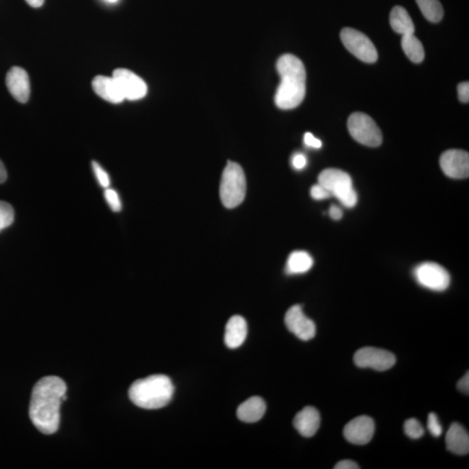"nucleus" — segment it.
<instances>
[{
  "label": "nucleus",
  "mask_w": 469,
  "mask_h": 469,
  "mask_svg": "<svg viewBox=\"0 0 469 469\" xmlns=\"http://www.w3.org/2000/svg\"><path fill=\"white\" fill-rule=\"evenodd\" d=\"M348 131L352 138L363 145L378 147L382 142L381 130L369 115L355 112L348 121Z\"/></svg>",
  "instance_id": "nucleus-6"
},
{
  "label": "nucleus",
  "mask_w": 469,
  "mask_h": 469,
  "mask_svg": "<svg viewBox=\"0 0 469 469\" xmlns=\"http://www.w3.org/2000/svg\"><path fill=\"white\" fill-rule=\"evenodd\" d=\"M6 84L11 95L19 103L29 100L31 85L29 76L24 69L14 67L7 73Z\"/></svg>",
  "instance_id": "nucleus-14"
},
{
  "label": "nucleus",
  "mask_w": 469,
  "mask_h": 469,
  "mask_svg": "<svg viewBox=\"0 0 469 469\" xmlns=\"http://www.w3.org/2000/svg\"><path fill=\"white\" fill-rule=\"evenodd\" d=\"M313 258L308 252L297 250L289 255L286 265V272L289 275L304 274L312 268Z\"/></svg>",
  "instance_id": "nucleus-21"
},
{
  "label": "nucleus",
  "mask_w": 469,
  "mask_h": 469,
  "mask_svg": "<svg viewBox=\"0 0 469 469\" xmlns=\"http://www.w3.org/2000/svg\"><path fill=\"white\" fill-rule=\"evenodd\" d=\"M321 417L319 410L313 407L305 408L297 413L293 424L298 432L304 437H312L320 428Z\"/></svg>",
  "instance_id": "nucleus-15"
},
{
  "label": "nucleus",
  "mask_w": 469,
  "mask_h": 469,
  "mask_svg": "<svg viewBox=\"0 0 469 469\" xmlns=\"http://www.w3.org/2000/svg\"><path fill=\"white\" fill-rule=\"evenodd\" d=\"M429 431L433 436L439 437L443 434V427L439 421V418L435 413H430L428 418Z\"/></svg>",
  "instance_id": "nucleus-28"
},
{
  "label": "nucleus",
  "mask_w": 469,
  "mask_h": 469,
  "mask_svg": "<svg viewBox=\"0 0 469 469\" xmlns=\"http://www.w3.org/2000/svg\"><path fill=\"white\" fill-rule=\"evenodd\" d=\"M424 16L432 23H438L443 18V7L439 0H416Z\"/></svg>",
  "instance_id": "nucleus-23"
},
{
  "label": "nucleus",
  "mask_w": 469,
  "mask_h": 469,
  "mask_svg": "<svg viewBox=\"0 0 469 469\" xmlns=\"http://www.w3.org/2000/svg\"><path fill=\"white\" fill-rule=\"evenodd\" d=\"M266 404L261 397H253L248 399L238 407L236 414L239 420L248 424H253L261 420L265 416Z\"/></svg>",
  "instance_id": "nucleus-19"
},
{
  "label": "nucleus",
  "mask_w": 469,
  "mask_h": 469,
  "mask_svg": "<svg viewBox=\"0 0 469 469\" xmlns=\"http://www.w3.org/2000/svg\"><path fill=\"white\" fill-rule=\"evenodd\" d=\"M173 394L172 380L165 375H153L138 380L129 390L131 401L145 409L164 408L172 401Z\"/></svg>",
  "instance_id": "nucleus-3"
},
{
  "label": "nucleus",
  "mask_w": 469,
  "mask_h": 469,
  "mask_svg": "<svg viewBox=\"0 0 469 469\" xmlns=\"http://www.w3.org/2000/svg\"><path fill=\"white\" fill-rule=\"evenodd\" d=\"M441 168L446 176L463 180L469 176V155L461 150L445 151L440 158Z\"/></svg>",
  "instance_id": "nucleus-12"
},
{
  "label": "nucleus",
  "mask_w": 469,
  "mask_h": 469,
  "mask_svg": "<svg viewBox=\"0 0 469 469\" xmlns=\"http://www.w3.org/2000/svg\"><path fill=\"white\" fill-rule=\"evenodd\" d=\"M457 387H458V390L460 391V392L468 394L469 393L468 372H467V373L465 374L464 377L460 380L458 383H457Z\"/></svg>",
  "instance_id": "nucleus-33"
},
{
  "label": "nucleus",
  "mask_w": 469,
  "mask_h": 469,
  "mask_svg": "<svg viewBox=\"0 0 469 469\" xmlns=\"http://www.w3.org/2000/svg\"><path fill=\"white\" fill-rule=\"evenodd\" d=\"M26 1L27 4H28L29 6L34 7V9H38V7L43 6L45 0H26Z\"/></svg>",
  "instance_id": "nucleus-37"
},
{
  "label": "nucleus",
  "mask_w": 469,
  "mask_h": 469,
  "mask_svg": "<svg viewBox=\"0 0 469 469\" xmlns=\"http://www.w3.org/2000/svg\"><path fill=\"white\" fill-rule=\"evenodd\" d=\"M341 40L345 48L360 60L370 64L377 62V50L365 34L358 30L344 28L341 32Z\"/></svg>",
  "instance_id": "nucleus-7"
},
{
  "label": "nucleus",
  "mask_w": 469,
  "mask_h": 469,
  "mask_svg": "<svg viewBox=\"0 0 469 469\" xmlns=\"http://www.w3.org/2000/svg\"><path fill=\"white\" fill-rule=\"evenodd\" d=\"M92 169L100 186H102L104 189L109 188V186L111 185L109 174L104 170L99 162L95 161L92 162Z\"/></svg>",
  "instance_id": "nucleus-27"
},
{
  "label": "nucleus",
  "mask_w": 469,
  "mask_h": 469,
  "mask_svg": "<svg viewBox=\"0 0 469 469\" xmlns=\"http://www.w3.org/2000/svg\"><path fill=\"white\" fill-rule=\"evenodd\" d=\"M14 216V210L11 205L6 202L0 201V231L13 224Z\"/></svg>",
  "instance_id": "nucleus-24"
},
{
  "label": "nucleus",
  "mask_w": 469,
  "mask_h": 469,
  "mask_svg": "<svg viewBox=\"0 0 469 469\" xmlns=\"http://www.w3.org/2000/svg\"><path fill=\"white\" fill-rule=\"evenodd\" d=\"M114 79L117 81L120 91L125 99L139 100L147 94V84L140 77L127 69H117L114 72Z\"/></svg>",
  "instance_id": "nucleus-10"
},
{
  "label": "nucleus",
  "mask_w": 469,
  "mask_h": 469,
  "mask_svg": "<svg viewBox=\"0 0 469 469\" xmlns=\"http://www.w3.org/2000/svg\"><path fill=\"white\" fill-rule=\"evenodd\" d=\"M277 69L281 82L275 96V102L280 109H294L301 104L305 96L304 65L292 54H285L279 57Z\"/></svg>",
  "instance_id": "nucleus-2"
},
{
  "label": "nucleus",
  "mask_w": 469,
  "mask_h": 469,
  "mask_svg": "<svg viewBox=\"0 0 469 469\" xmlns=\"http://www.w3.org/2000/svg\"><path fill=\"white\" fill-rule=\"evenodd\" d=\"M360 468L358 464L355 461L351 460H343L337 463L335 466V469H358Z\"/></svg>",
  "instance_id": "nucleus-34"
},
{
  "label": "nucleus",
  "mask_w": 469,
  "mask_h": 469,
  "mask_svg": "<svg viewBox=\"0 0 469 469\" xmlns=\"http://www.w3.org/2000/svg\"><path fill=\"white\" fill-rule=\"evenodd\" d=\"M292 164L294 169L301 170L304 169L306 165H307V158H306L304 154H294L292 158Z\"/></svg>",
  "instance_id": "nucleus-30"
},
{
  "label": "nucleus",
  "mask_w": 469,
  "mask_h": 469,
  "mask_svg": "<svg viewBox=\"0 0 469 469\" xmlns=\"http://www.w3.org/2000/svg\"><path fill=\"white\" fill-rule=\"evenodd\" d=\"M106 1L110 2V3H116L118 1V0H106Z\"/></svg>",
  "instance_id": "nucleus-38"
},
{
  "label": "nucleus",
  "mask_w": 469,
  "mask_h": 469,
  "mask_svg": "<svg viewBox=\"0 0 469 469\" xmlns=\"http://www.w3.org/2000/svg\"><path fill=\"white\" fill-rule=\"evenodd\" d=\"M310 196L315 200H324L329 199L331 197V194L323 185L317 184L313 185L311 189H310Z\"/></svg>",
  "instance_id": "nucleus-29"
},
{
  "label": "nucleus",
  "mask_w": 469,
  "mask_h": 469,
  "mask_svg": "<svg viewBox=\"0 0 469 469\" xmlns=\"http://www.w3.org/2000/svg\"><path fill=\"white\" fill-rule=\"evenodd\" d=\"M329 214L333 220L338 221L343 218V211L336 205H332L329 208Z\"/></svg>",
  "instance_id": "nucleus-35"
},
{
  "label": "nucleus",
  "mask_w": 469,
  "mask_h": 469,
  "mask_svg": "<svg viewBox=\"0 0 469 469\" xmlns=\"http://www.w3.org/2000/svg\"><path fill=\"white\" fill-rule=\"evenodd\" d=\"M458 91V98L460 102L468 103L469 101V83L463 82L458 84L457 87Z\"/></svg>",
  "instance_id": "nucleus-31"
},
{
  "label": "nucleus",
  "mask_w": 469,
  "mask_h": 469,
  "mask_svg": "<svg viewBox=\"0 0 469 469\" xmlns=\"http://www.w3.org/2000/svg\"><path fill=\"white\" fill-rule=\"evenodd\" d=\"M418 284L434 292H443L451 285V276L443 266L436 263H422L414 270Z\"/></svg>",
  "instance_id": "nucleus-8"
},
{
  "label": "nucleus",
  "mask_w": 469,
  "mask_h": 469,
  "mask_svg": "<svg viewBox=\"0 0 469 469\" xmlns=\"http://www.w3.org/2000/svg\"><path fill=\"white\" fill-rule=\"evenodd\" d=\"M67 387L60 377L42 378L34 386L30 403V419L45 435H53L60 428V406L67 397Z\"/></svg>",
  "instance_id": "nucleus-1"
},
{
  "label": "nucleus",
  "mask_w": 469,
  "mask_h": 469,
  "mask_svg": "<svg viewBox=\"0 0 469 469\" xmlns=\"http://www.w3.org/2000/svg\"><path fill=\"white\" fill-rule=\"evenodd\" d=\"M402 48L407 57L414 63L419 64L424 61L425 57L424 45L414 34L402 36Z\"/></svg>",
  "instance_id": "nucleus-22"
},
{
  "label": "nucleus",
  "mask_w": 469,
  "mask_h": 469,
  "mask_svg": "<svg viewBox=\"0 0 469 469\" xmlns=\"http://www.w3.org/2000/svg\"><path fill=\"white\" fill-rule=\"evenodd\" d=\"M304 143L310 148L320 149L323 143L320 139L316 138L312 133H307L304 135Z\"/></svg>",
  "instance_id": "nucleus-32"
},
{
  "label": "nucleus",
  "mask_w": 469,
  "mask_h": 469,
  "mask_svg": "<svg viewBox=\"0 0 469 469\" xmlns=\"http://www.w3.org/2000/svg\"><path fill=\"white\" fill-rule=\"evenodd\" d=\"M390 25L395 33L402 36L414 33V25L408 11L402 6H394L390 13Z\"/></svg>",
  "instance_id": "nucleus-20"
},
{
  "label": "nucleus",
  "mask_w": 469,
  "mask_h": 469,
  "mask_svg": "<svg viewBox=\"0 0 469 469\" xmlns=\"http://www.w3.org/2000/svg\"><path fill=\"white\" fill-rule=\"evenodd\" d=\"M319 184L327 189L331 197H335L343 206L353 208L358 204V197L353 188L352 178L343 170H323L319 177Z\"/></svg>",
  "instance_id": "nucleus-5"
},
{
  "label": "nucleus",
  "mask_w": 469,
  "mask_h": 469,
  "mask_svg": "<svg viewBox=\"0 0 469 469\" xmlns=\"http://www.w3.org/2000/svg\"><path fill=\"white\" fill-rule=\"evenodd\" d=\"M289 331L302 341H309L316 336V324L304 315L300 305H294L287 311L285 319Z\"/></svg>",
  "instance_id": "nucleus-11"
},
{
  "label": "nucleus",
  "mask_w": 469,
  "mask_h": 469,
  "mask_svg": "<svg viewBox=\"0 0 469 469\" xmlns=\"http://www.w3.org/2000/svg\"><path fill=\"white\" fill-rule=\"evenodd\" d=\"M446 445L449 451L456 455H468L469 436L467 430L459 424H453L446 435Z\"/></svg>",
  "instance_id": "nucleus-17"
},
{
  "label": "nucleus",
  "mask_w": 469,
  "mask_h": 469,
  "mask_svg": "<svg viewBox=\"0 0 469 469\" xmlns=\"http://www.w3.org/2000/svg\"><path fill=\"white\" fill-rule=\"evenodd\" d=\"M247 334L248 326L245 319L240 316H232L226 325L224 342L228 348H238L245 341Z\"/></svg>",
  "instance_id": "nucleus-18"
},
{
  "label": "nucleus",
  "mask_w": 469,
  "mask_h": 469,
  "mask_svg": "<svg viewBox=\"0 0 469 469\" xmlns=\"http://www.w3.org/2000/svg\"><path fill=\"white\" fill-rule=\"evenodd\" d=\"M375 421L371 417L360 416L348 422L343 429V436L348 443L355 445L369 443L374 436Z\"/></svg>",
  "instance_id": "nucleus-13"
},
{
  "label": "nucleus",
  "mask_w": 469,
  "mask_h": 469,
  "mask_svg": "<svg viewBox=\"0 0 469 469\" xmlns=\"http://www.w3.org/2000/svg\"><path fill=\"white\" fill-rule=\"evenodd\" d=\"M355 365L362 369L385 371L391 369L397 362L393 353L374 347H364L355 352Z\"/></svg>",
  "instance_id": "nucleus-9"
},
{
  "label": "nucleus",
  "mask_w": 469,
  "mask_h": 469,
  "mask_svg": "<svg viewBox=\"0 0 469 469\" xmlns=\"http://www.w3.org/2000/svg\"><path fill=\"white\" fill-rule=\"evenodd\" d=\"M404 432L411 439H419L424 435V429L419 421L410 418L404 424Z\"/></svg>",
  "instance_id": "nucleus-25"
},
{
  "label": "nucleus",
  "mask_w": 469,
  "mask_h": 469,
  "mask_svg": "<svg viewBox=\"0 0 469 469\" xmlns=\"http://www.w3.org/2000/svg\"><path fill=\"white\" fill-rule=\"evenodd\" d=\"M7 180V172L1 160H0V184L5 183Z\"/></svg>",
  "instance_id": "nucleus-36"
},
{
  "label": "nucleus",
  "mask_w": 469,
  "mask_h": 469,
  "mask_svg": "<svg viewBox=\"0 0 469 469\" xmlns=\"http://www.w3.org/2000/svg\"><path fill=\"white\" fill-rule=\"evenodd\" d=\"M246 195V177L243 170L234 162H228L220 184V197L228 209L241 204Z\"/></svg>",
  "instance_id": "nucleus-4"
},
{
  "label": "nucleus",
  "mask_w": 469,
  "mask_h": 469,
  "mask_svg": "<svg viewBox=\"0 0 469 469\" xmlns=\"http://www.w3.org/2000/svg\"><path fill=\"white\" fill-rule=\"evenodd\" d=\"M104 199H106L107 204H109L112 211H121L122 203L117 192L114 191V189L107 188L106 192H104Z\"/></svg>",
  "instance_id": "nucleus-26"
},
{
  "label": "nucleus",
  "mask_w": 469,
  "mask_h": 469,
  "mask_svg": "<svg viewBox=\"0 0 469 469\" xmlns=\"http://www.w3.org/2000/svg\"><path fill=\"white\" fill-rule=\"evenodd\" d=\"M92 89L96 95L107 102L120 104L125 100L114 77L96 76L92 80Z\"/></svg>",
  "instance_id": "nucleus-16"
}]
</instances>
